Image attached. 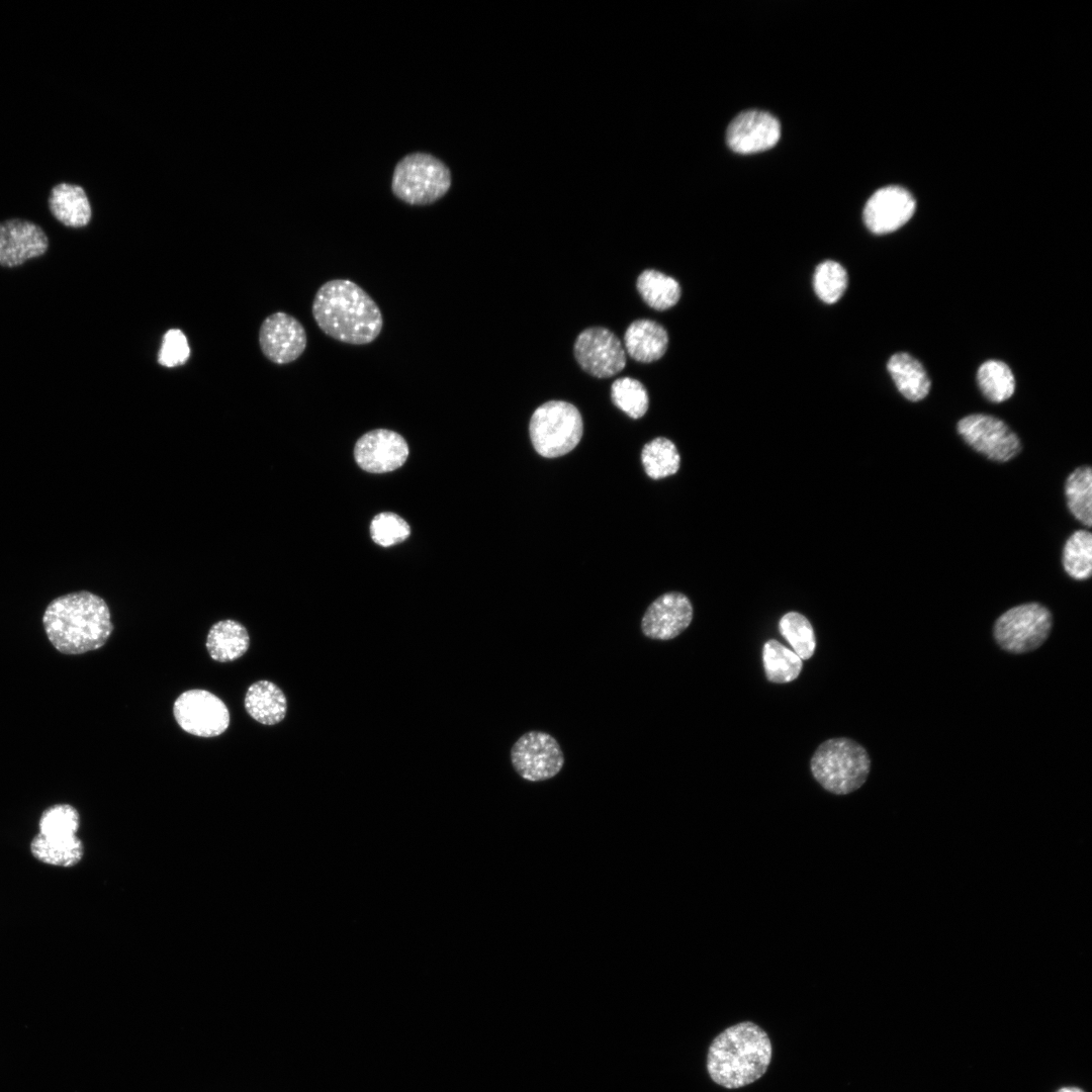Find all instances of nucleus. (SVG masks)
I'll use <instances>...</instances> for the list:
<instances>
[{
	"label": "nucleus",
	"instance_id": "obj_1",
	"mask_svg": "<svg viewBox=\"0 0 1092 1092\" xmlns=\"http://www.w3.org/2000/svg\"><path fill=\"white\" fill-rule=\"evenodd\" d=\"M311 310L317 327L327 336L346 344H370L383 327L377 303L348 279L325 282L314 295Z\"/></svg>",
	"mask_w": 1092,
	"mask_h": 1092
},
{
	"label": "nucleus",
	"instance_id": "obj_2",
	"mask_svg": "<svg viewBox=\"0 0 1092 1092\" xmlns=\"http://www.w3.org/2000/svg\"><path fill=\"white\" fill-rule=\"evenodd\" d=\"M46 634L64 654H81L103 646L113 631L105 601L89 590L54 599L42 616Z\"/></svg>",
	"mask_w": 1092,
	"mask_h": 1092
},
{
	"label": "nucleus",
	"instance_id": "obj_3",
	"mask_svg": "<svg viewBox=\"0 0 1092 1092\" xmlns=\"http://www.w3.org/2000/svg\"><path fill=\"white\" fill-rule=\"evenodd\" d=\"M772 1046L764 1029L742 1021L720 1032L707 1054L710 1078L727 1089L747 1086L761 1078L771 1061Z\"/></svg>",
	"mask_w": 1092,
	"mask_h": 1092
},
{
	"label": "nucleus",
	"instance_id": "obj_4",
	"mask_svg": "<svg viewBox=\"0 0 1092 1092\" xmlns=\"http://www.w3.org/2000/svg\"><path fill=\"white\" fill-rule=\"evenodd\" d=\"M814 779L828 792L845 795L859 789L871 770V758L856 741L831 738L821 743L810 761Z\"/></svg>",
	"mask_w": 1092,
	"mask_h": 1092
},
{
	"label": "nucleus",
	"instance_id": "obj_5",
	"mask_svg": "<svg viewBox=\"0 0 1092 1092\" xmlns=\"http://www.w3.org/2000/svg\"><path fill=\"white\" fill-rule=\"evenodd\" d=\"M79 826L80 815L73 806L56 804L49 807L40 816L38 834L30 842L31 854L47 864L76 866L84 854L83 842L76 836Z\"/></svg>",
	"mask_w": 1092,
	"mask_h": 1092
},
{
	"label": "nucleus",
	"instance_id": "obj_6",
	"mask_svg": "<svg viewBox=\"0 0 1092 1092\" xmlns=\"http://www.w3.org/2000/svg\"><path fill=\"white\" fill-rule=\"evenodd\" d=\"M529 433L535 450L543 457L556 458L573 450L583 433L579 411L563 400H550L533 413Z\"/></svg>",
	"mask_w": 1092,
	"mask_h": 1092
},
{
	"label": "nucleus",
	"instance_id": "obj_7",
	"mask_svg": "<svg viewBox=\"0 0 1092 1092\" xmlns=\"http://www.w3.org/2000/svg\"><path fill=\"white\" fill-rule=\"evenodd\" d=\"M451 185L448 167L436 157L415 153L403 157L395 166L391 188L393 194L413 205L431 204L443 197Z\"/></svg>",
	"mask_w": 1092,
	"mask_h": 1092
},
{
	"label": "nucleus",
	"instance_id": "obj_8",
	"mask_svg": "<svg viewBox=\"0 0 1092 1092\" xmlns=\"http://www.w3.org/2000/svg\"><path fill=\"white\" fill-rule=\"evenodd\" d=\"M1053 628V615L1041 604L1032 602L1010 608L1000 615L993 626L998 646L1012 654H1023L1039 648Z\"/></svg>",
	"mask_w": 1092,
	"mask_h": 1092
},
{
	"label": "nucleus",
	"instance_id": "obj_9",
	"mask_svg": "<svg viewBox=\"0 0 1092 1092\" xmlns=\"http://www.w3.org/2000/svg\"><path fill=\"white\" fill-rule=\"evenodd\" d=\"M515 771L528 782H543L557 776L564 765V754L558 741L544 731H528L521 735L510 751Z\"/></svg>",
	"mask_w": 1092,
	"mask_h": 1092
},
{
	"label": "nucleus",
	"instance_id": "obj_10",
	"mask_svg": "<svg viewBox=\"0 0 1092 1092\" xmlns=\"http://www.w3.org/2000/svg\"><path fill=\"white\" fill-rule=\"evenodd\" d=\"M173 714L178 725L187 733L200 737L222 734L230 724L225 704L205 690H189L175 701Z\"/></svg>",
	"mask_w": 1092,
	"mask_h": 1092
},
{
	"label": "nucleus",
	"instance_id": "obj_11",
	"mask_svg": "<svg viewBox=\"0 0 1092 1092\" xmlns=\"http://www.w3.org/2000/svg\"><path fill=\"white\" fill-rule=\"evenodd\" d=\"M958 432L972 448L993 461L1006 462L1021 448L1017 435L993 416L969 415L958 423Z\"/></svg>",
	"mask_w": 1092,
	"mask_h": 1092
},
{
	"label": "nucleus",
	"instance_id": "obj_12",
	"mask_svg": "<svg viewBox=\"0 0 1092 1092\" xmlns=\"http://www.w3.org/2000/svg\"><path fill=\"white\" fill-rule=\"evenodd\" d=\"M574 355L584 371L599 378L614 376L623 370L626 364L621 341L614 333L602 327L588 328L577 336Z\"/></svg>",
	"mask_w": 1092,
	"mask_h": 1092
},
{
	"label": "nucleus",
	"instance_id": "obj_13",
	"mask_svg": "<svg viewBox=\"0 0 1092 1092\" xmlns=\"http://www.w3.org/2000/svg\"><path fill=\"white\" fill-rule=\"evenodd\" d=\"M259 343L263 354L276 364H287L298 359L307 344L306 332L294 316L275 312L261 325Z\"/></svg>",
	"mask_w": 1092,
	"mask_h": 1092
},
{
	"label": "nucleus",
	"instance_id": "obj_14",
	"mask_svg": "<svg viewBox=\"0 0 1092 1092\" xmlns=\"http://www.w3.org/2000/svg\"><path fill=\"white\" fill-rule=\"evenodd\" d=\"M693 620L691 601L681 593L669 592L655 599L641 619L642 634L652 640H670L681 634Z\"/></svg>",
	"mask_w": 1092,
	"mask_h": 1092
},
{
	"label": "nucleus",
	"instance_id": "obj_15",
	"mask_svg": "<svg viewBox=\"0 0 1092 1092\" xmlns=\"http://www.w3.org/2000/svg\"><path fill=\"white\" fill-rule=\"evenodd\" d=\"M357 464L371 473H385L399 468L408 456L404 438L387 429H375L364 434L355 445Z\"/></svg>",
	"mask_w": 1092,
	"mask_h": 1092
},
{
	"label": "nucleus",
	"instance_id": "obj_16",
	"mask_svg": "<svg viewBox=\"0 0 1092 1092\" xmlns=\"http://www.w3.org/2000/svg\"><path fill=\"white\" fill-rule=\"evenodd\" d=\"M48 248V236L38 224L16 217L0 221V266H20L42 256Z\"/></svg>",
	"mask_w": 1092,
	"mask_h": 1092
},
{
	"label": "nucleus",
	"instance_id": "obj_17",
	"mask_svg": "<svg viewBox=\"0 0 1092 1092\" xmlns=\"http://www.w3.org/2000/svg\"><path fill=\"white\" fill-rule=\"evenodd\" d=\"M915 207V199L909 191L899 186H887L877 190L866 203L863 221L874 234L892 233L911 218Z\"/></svg>",
	"mask_w": 1092,
	"mask_h": 1092
},
{
	"label": "nucleus",
	"instance_id": "obj_18",
	"mask_svg": "<svg viewBox=\"0 0 1092 1092\" xmlns=\"http://www.w3.org/2000/svg\"><path fill=\"white\" fill-rule=\"evenodd\" d=\"M780 136L781 124L774 115L760 110H746L730 122L726 140L733 152L752 154L772 148Z\"/></svg>",
	"mask_w": 1092,
	"mask_h": 1092
},
{
	"label": "nucleus",
	"instance_id": "obj_19",
	"mask_svg": "<svg viewBox=\"0 0 1092 1092\" xmlns=\"http://www.w3.org/2000/svg\"><path fill=\"white\" fill-rule=\"evenodd\" d=\"M48 205L51 214L68 228H83L92 216L88 195L78 184L66 181L55 184L50 190Z\"/></svg>",
	"mask_w": 1092,
	"mask_h": 1092
},
{
	"label": "nucleus",
	"instance_id": "obj_20",
	"mask_svg": "<svg viewBox=\"0 0 1092 1092\" xmlns=\"http://www.w3.org/2000/svg\"><path fill=\"white\" fill-rule=\"evenodd\" d=\"M626 351L634 360L649 363L660 359L666 352L668 336L665 329L650 320H637L630 324L624 336Z\"/></svg>",
	"mask_w": 1092,
	"mask_h": 1092
},
{
	"label": "nucleus",
	"instance_id": "obj_21",
	"mask_svg": "<svg viewBox=\"0 0 1092 1092\" xmlns=\"http://www.w3.org/2000/svg\"><path fill=\"white\" fill-rule=\"evenodd\" d=\"M245 709L259 723L275 725L285 718L287 700L278 686L270 680L262 679L248 689Z\"/></svg>",
	"mask_w": 1092,
	"mask_h": 1092
},
{
	"label": "nucleus",
	"instance_id": "obj_22",
	"mask_svg": "<svg viewBox=\"0 0 1092 1092\" xmlns=\"http://www.w3.org/2000/svg\"><path fill=\"white\" fill-rule=\"evenodd\" d=\"M250 645V636L241 623L226 619L209 629L206 648L210 657L219 662L234 661L243 656Z\"/></svg>",
	"mask_w": 1092,
	"mask_h": 1092
},
{
	"label": "nucleus",
	"instance_id": "obj_23",
	"mask_svg": "<svg viewBox=\"0 0 1092 1092\" xmlns=\"http://www.w3.org/2000/svg\"><path fill=\"white\" fill-rule=\"evenodd\" d=\"M888 371L898 390L911 401L923 399L930 390V379L922 364L908 353H896L888 361Z\"/></svg>",
	"mask_w": 1092,
	"mask_h": 1092
},
{
	"label": "nucleus",
	"instance_id": "obj_24",
	"mask_svg": "<svg viewBox=\"0 0 1092 1092\" xmlns=\"http://www.w3.org/2000/svg\"><path fill=\"white\" fill-rule=\"evenodd\" d=\"M637 289L643 300L656 310L675 305L680 297L679 283L657 270H644L637 279Z\"/></svg>",
	"mask_w": 1092,
	"mask_h": 1092
},
{
	"label": "nucleus",
	"instance_id": "obj_25",
	"mask_svg": "<svg viewBox=\"0 0 1092 1092\" xmlns=\"http://www.w3.org/2000/svg\"><path fill=\"white\" fill-rule=\"evenodd\" d=\"M762 660L767 679L776 684L794 680L803 667L802 659L775 639L764 643Z\"/></svg>",
	"mask_w": 1092,
	"mask_h": 1092
},
{
	"label": "nucleus",
	"instance_id": "obj_26",
	"mask_svg": "<svg viewBox=\"0 0 1092 1092\" xmlns=\"http://www.w3.org/2000/svg\"><path fill=\"white\" fill-rule=\"evenodd\" d=\"M1067 505L1072 515L1087 527L1092 525V472L1089 466L1076 468L1065 485Z\"/></svg>",
	"mask_w": 1092,
	"mask_h": 1092
},
{
	"label": "nucleus",
	"instance_id": "obj_27",
	"mask_svg": "<svg viewBox=\"0 0 1092 1092\" xmlns=\"http://www.w3.org/2000/svg\"><path fill=\"white\" fill-rule=\"evenodd\" d=\"M978 385L986 398L992 402H1002L1012 396L1015 390V378L1002 361L988 360L977 372Z\"/></svg>",
	"mask_w": 1092,
	"mask_h": 1092
},
{
	"label": "nucleus",
	"instance_id": "obj_28",
	"mask_svg": "<svg viewBox=\"0 0 1092 1092\" xmlns=\"http://www.w3.org/2000/svg\"><path fill=\"white\" fill-rule=\"evenodd\" d=\"M641 461L646 474L653 479H659L677 472L680 457L670 440L658 437L644 445Z\"/></svg>",
	"mask_w": 1092,
	"mask_h": 1092
},
{
	"label": "nucleus",
	"instance_id": "obj_29",
	"mask_svg": "<svg viewBox=\"0 0 1092 1092\" xmlns=\"http://www.w3.org/2000/svg\"><path fill=\"white\" fill-rule=\"evenodd\" d=\"M1063 565L1075 579H1086L1092 571V535L1085 530L1074 532L1063 550Z\"/></svg>",
	"mask_w": 1092,
	"mask_h": 1092
},
{
	"label": "nucleus",
	"instance_id": "obj_30",
	"mask_svg": "<svg viewBox=\"0 0 1092 1092\" xmlns=\"http://www.w3.org/2000/svg\"><path fill=\"white\" fill-rule=\"evenodd\" d=\"M779 629L801 659L812 657L816 638L813 627L805 616L797 612L787 613L781 618Z\"/></svg>",
	"mask_w": 1092,
	"mask_h": 1092
},
{
	"label": "nucleus",
	"instance_id": "obj_31",
	"mask_svg": "<svg viewBox=\"0 0 1092 1092\" xmlns=\"http://www.w3.org/2000/svg\"><path fill=\"white\" fill-rule=\"evenodd\" d=\"M611 396L615 405L632 419L643 417L648 410L647 390L637 379H616L611 387Z\"/></svg>",
	"mask_w": 1092,
	"mask_h": 1092
},
{
	"label": "nucleus",
	"instance_id": "obj_32",
	"mask_svg": "<svg viewBox=\"0 0 1092 1092\" xmlns=\"http://www.w3.org/2000/svg\"><path fill=\"white\" fill-rule=\"evenodd\" d=\"M847 282L845 269L832 260L820 263L813 275L815 293L828 304L835 303L843 295Z\"/></svg>",
	"mask_w": 1092,
	"mask_h": 1092
},
{
	"label": "nucleus",
	"instance_id": "obj_33",
	"mask_svg": "<svg viewBox=\"0 0 1092 1092\" xmlns=\"http://www.w3.org/2000/svg\"><path fill=\"white\" fill-rule=\"evenodd\" d=\"M411 533L408 524L393 513H380L374 517L370 526L372 540L382 546L389 547L404 541Z\"/></svg>",
	"mask_w": 1092,
	"mask_h": 1092
},
{
	"label": "nucleus",
	"instance_id": "obj_34",
	"mask_svg": "<svg viewBox=\"0 0 1092 1092\" xmlns=\"http://www.w3.org/2000/svg\"><path fill=\"white\" fill-rule=\"evenodd\" d=\"M189 356L190 348L186 336L177 329L167 331L158 354V362L165 367H175L184 364Z\"/></svg>",
	"mask_w": 1092,
	"mask_h": 1092
},
{
	"label": "nucleus",
	"instance_id": "obj_35",
	"mask_svg": "<svg viewBox=\"0 0 1092 1092\" xmlns=\"http://www.w3.org/2000/svg\"><path fill=\"white\" fill-rule=\"evenodd\" d=\"M1055 1092H1086L1084 1089L1078 1086H1063L1057 1089Z\"/></svg>",
	"mask_w": 1092,
	"mask_h": 1092
}]
</instances>
